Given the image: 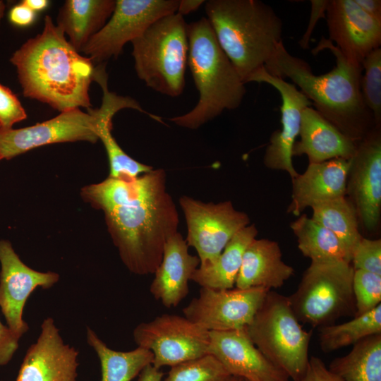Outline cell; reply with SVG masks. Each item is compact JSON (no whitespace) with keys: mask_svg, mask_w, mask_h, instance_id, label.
<instances>
[{"mask_svg":"<svg viewBox=\"0 0 381 381\" xmlns=\"http://www.w3.org/2000/svg\"><path fill=\"white\" fill-rule=\"evenodd\" d=\"M95 82L103 90L102 102L98 109L80 108L62 111L49 120L33 126L15 129L0 128V155L3 159H11L34 148L58 143L87 141L95 143L99 140L101 123L113 118L119 111L131 108L150 115L138 102L129 97L109 92L107 74L100 73Z\"/></svg>","mask_w":381,"mask_h":381,"instance_id":"6","label":"cell"},{"mask_svg":"<svg viewBox=\"0 0 381 381\" xmlns=\"http://www.w3.org/2000/svg\"><path fill=\"white\" fill-rule=\"evenodd\" d=\"M329 50L336 65L328 73L315 75L303 59L291 54L280 42L265 68L272 75L288 78L311 102L323 117L356 143L375 125L362 97V65L348 61L339 50L323 36L313 53Z\"/></svg>","mask_w":381,"mask_h":381,"instance_id":"3","label":"cell"},{"mask_svg":"<svg viewBox=\"0 0 381 381\" xmlns=\"http://www.w3.org/2000/svg\"><path fill=\"white\" fill-rule=\"evenodd\" d=\"M208 353L214 356L231 376L249 381H289L287 375L255 346L246 328L209 331Z\"/></svg>","mask_w":381,"mask_h":381,"instance_id":"19","label":"cell"},{"mask_svg":"<svg viewBox=\"0 0 381 381\" xmlns=\"http://www.w3.org/2000/svg\"><path fill=\"white\" fill-rule=\"evenodd\" d=\"M241 381H249V380H246V379H242V378H241Z\"/></svg>","mask_w":381,"mask_h":381,"instance_id":"47","label":"cell"},{"mask_svg":"<svg viewBox=\"0 0 381 381\" xmlns=\"http://www.w3.org/2000/svg\"><path fill=\"white\" fill-rule=\"evenodd\" d=\"M325 18L329 40L350 63L361 65L372 51L380 48L381 22L354 0H329Z\"/></svg>","mask_w":381,"mask_h":381,"instance_id":"17","label":"cell"},{"mask_svg":"<svg viewBox=\"0 0 381 381\" xmlns=\"http://www.w3.org/2000/svg\"><path fill=\"white\" fill-rule=\"evenodd\" d=\"M352 288L355 316L365 314L381 304V275L354 270Z\"/></svg>","mask_w":381,"mask_h":381,"instance_id":"34","label":"cell"},{"mask_svg":"<svg viewBox=\"0 0 381 381\" xmlns=\"http://www.w3.org/2000/svg\"><path fill=\"white\" fill-rule=\"evenodd\" d=\"M299 381H344L329 370L319 358L311 356L304 375Z\"/></svg>","mask_w":381,"mask_h":381,"instance_id":"37","label":"cell"},{"mask_svg":"<svg viewBox=\"0 0 381 381\" xmlns=\"http://www.w3.org/2000/svg\"><path fill=\"white\" fill-rule=\"evenodd\" d=\"M10 22L19 27L30 25L35 19V12L21 2L13 6L8 13Z\"/></svg>","mask_w":381,"mask_h":381,"instance_id":"40","label":"cell"},{"mask_svg":"<svg viewBox=\"0 0 381 381\" xmlns=\"http://www.w3.org/2000/svg\"><path fill=\"white\" fill-rule=\"evenodd\" d=\"M205 4L219 44L246 84L283 42L282 20L259 0H209Z\"/></svg>","mask_w":381,"mask_h":381,"instance_id":"4","label":"cell"},{"mask_svg":"<svg viewBox=\"0 0 381 381\" xmlns=\"http://www.w3.org/2000/svg\"><path fill=\"white\" fill-rule=\"evenodd\" d=\"M329 370L344 381H381V334L355 344L346 355L332 360Z\"/></svg>","mask_w":381,"mask_h":381,"instance_id":"28","label":"cell"},{"mask_svg":"<svg viewBox=\"0 0 381 381\" xmlns=\"http://www.w3.org/2000/svg\"><path fill=\"white\" fill-rule=\"evenodd\" d=\"M188 65L199 99L190 111L169 120L180 127L195 130L224 111L239 107L246 90L206 18L188 24Z\"/></svg>","mask_w":381,"mask_h":381,"instance_id":"5","label":"cell"},{"mask_svg":"<svg viewBox=\"0 0 381 381\" xmlns=\"http://www.w3.org/2000/svg\"><path fill=\"white\" fill-rule=\"evenodd\" d=\"M290 227L297 238L298 249L311 262L351 263V258L338 238L306 214L299 215L290 224Z\"/></svg>","mask_w":381,"mask_h":381,"instance_id":"26","label":"cell"},{"mask_svg":"<svg viewBox=\"0 0 381 381\" xmlns=\"http://www.w3.org/2000/svg\"><path fill=\"white\" fill-rule=\"evenodd\" d=\"M199 265L198 257L189 253L186 241L178 231L164 245L150 294L167 308L177 306L188 295V282Z\"/></svg>","mask_w":381,"mask_h":381,"instance_id":"21","label":"cell"},{"mask_svg":"<svg viewBox=\"0 0 381 381\" xmlns=\"http://www.w3.org/2000/svg\"><path fill=\"white\" fill-rule=\"evenodd\" d=\"M321 350L329 353L354 345L361 339L381 334V304L348 322L318 328Z\"/></svg>","mask_w":381,"mask_h":381,"instance_id":"30","label":"cell"},{"mask_svg":"<svg viewBox=\"0 0 381 381\" xmlns=\"http://www.w3.org/2000/svg\"><path fill=\"white\" fill-rule=\"evenodd\" d=\"M356 4L368 16L381 22L380 0H354Z\"/></svg>","mask_w":381,"mask_h":381,"instance_id":"41","label":"cell"},{"mask_svg":"<svg viewBox=\"0 0 381 381\" xmlns=\"http://www.w3.org/2000/svg\"><path fill=\"white\" fill-rule=\"evenodd\" d=\"M27 118V114L17 96L0 83V128L9 129Z\"/></svg>","mask_w":381,"mask_h":381,"instance_id":"36","label":"cell"},{"mask_svg":"<svg viewBox=\"0 0 381 381\" xmlns=\"http://www.w3.org/2000/svg\"><path fill=\"white\" fill-rule=\"evenodd\" d=\"M163 373L152 364L147 365L138 375V381H162Z\"/></svg>","mask_w":381,"mask_h":381,"instance_id":"42","label":"cell"},{"mask_svg":"<svg viewBox=\"0 0 381 381\" xmlns=\"http://www.w3.org/2000/svg\"><path fill=\"white\" fill-rule=\"evenodd\" d=\"M258 229L249 224L237 232L210 265L198 267L191 277L193 282L201 287L233 289L241 266L243 256L248 245L256 238Z\"/></svg>","mask_w":381,"mask_h":381,"instance_id":"25","label":"cell"},{"mask_svg":"<svg viewBox=\"0 0 381 381\" xmlns=\"http://www.w3.org/2000/svg\"><path fill=\"white\" fill-rule=\"evenodd\" d=\"M329 0H311L310 15L306 32L298 41L300 47L303 49L309 48V43L313 32L318 20L325 18V12L328 6Z\"/></svg>","mask_w":381,"mask_h":381,"instance_id":"39","label":"cell"},{"mask_svg":"<svg viewBox=\"0 0 381 381\" xmlns=\"http://www.w3.org/2000/svg\"><path fill=\"white\" fill-rule=\"evenodd\" d=\"M1 159H2V157H1V155H0V161H1Z\"/></svg>","mask_w":381,"mask_h":381,"instance_id":"48","label":"cell"},{"mask_svg":"<svg viewBox=\"0 0 381 381\" xmlns=\"http://www.w3.org/2000/svg\"><path fill=\"white\" fill-rule=\"evenodd\" d=\"M361 90L363 102L381 127V48L372 51L363 61Z\"/></svg>","mask_w":381,"mask_h":381,"instance_id":"33","label":"cell"},{"mask_svg":"<svg viewBox=\"0 0 381 381\" xmlns=\"http://www.w3.org/2000/svg\"><path fill=\"white\" fill-rule=\"evenodd\" d=\"M44 20L42 32L28 39L10 58L23 96L61 112L90 109L89 89L95 78L94 63L73 47L49 16Z\"/></svg>","mask_w":381,"mask_h":381,"instance_id":"2","label":"cell"},{"mask_svg":"<svg viewBox=\"0 0 381 381\" xmlns=\"http://www.w3.org/2000/svg\"><path fill=\"white\" fill-rule=\"evenodd\" d=\"M270 290L264 288L217 289L201 287L198 296L183 308V316L208 331L246 328Z\"/></svg>","mask_w":381,"mask_h":381,"instance_id":"13","label":"cell"},{"mask_svg":"<svg viewBox=\"0 0 381 381\" xmlns=\"http://www.w3.org/2000/svg\"><path fill=\"white\" fill-rule=\"evenodd\" d=\"M203 0H179L176 13L183 16L198 10L204 4Z\"/></svg>","mask_w":381,"mask_h":381,"instance_id":"43","label":"cell"},{"mask_svg":"<svg viewBox=\"0 0 381 381\" xmlns=\"http://www.w3.org/2000/svg\"><path fill=\"white\" fill-rule=\"evenodd\" d=\"M277 241L255 238L246 248L238 273L236 288L282 287L294 274V269L285 263Z\"/></svg>","mask_w":381,"mask_h":381,"instance_id":"23","label":"cell"},{"mask_svg":"<svg viewBox=\"0 0 381 381\" xmlns=\"http://www.w3.org/2000/svg\"><path fill=\"white\" fill-rule=\"evenodd\" d=\"M251 82L270 85L279 92L282 99V127L270 136L264 155V164L270 169L285 171L294 179L298 173L292 163V149L299 135L302 111L312 103L295 85L271 75L265 67L252 74L246 83Z\"/></svg>","mask_w":381,"mask_h":381,"instance_id":"16","label":"cell"},{"mask_svg":"<svg viewBox=\"0 0 381 381\" xmlns=\"http://www.w3.org/2000/svg\"><path fill=\"white\" fill-rule=\"evenodd\" d=\"M246 332L262 354L294 381L305 373L312 332L305 330L287 296L270 290Z\"/></svg>","mask_w":381,"mask_h":381,"instance_id":"8","label":"cell"},{"mask_svg":"<svg viewBox=\"0 0 381 381\" xmlns=\"http://www.w3.org/2000/svg\"><path fill=\"white\" fill-rule=\"evenodd\" d=\"M81 197L104 214L108 231L127 269L154 274L167 241L178 232L176 205L166 188V173L152 169L131 180L111 177L86 186Z\"/></svg>","mask_w":381,"mask_h":381,"instance_id":"1","label":"cell"},{"mask_svg":"<svg viewBox=\"0 0 381 381\" xmlns=\"http://www.w3.org/2000/svg\"><path fill=\"white\" fill-rule=\"evenodd\" d=\"M346 195L359 225L365 231H375L381 216V127L375 126L358 143L350 159Z\"/></svg>","mask_w":381,"mask_h":381,"instance_id":"14","label":"cell"},{"mask_svg":"<svg viewBox=\"0 0 381 381\" xmlns=\"http://www.w3.org/2000/svg\"><path fill=\"white\" fill-rule=\"evenodd\" d=\"M131 43L138 78L160 94L181 95L189 49L183 16L174 13L160 18Z\"/></svg>","mask_w":381,"mask_h":381,"instance_id":"7","label":"cell"},{"mask_svg":"<svg viewBox=\"0 0 381 381\" xmlns=\"http://www.w3.org/2000/svg\"><path fill=\"white\" fill-rule=\"evenodd\" d=\"M311 208L312 218L338 238L351 261L352 251L363 237L352 202L345 195L316 203Z\"/></svg>","mask_w":381,"mask_h":381,"instance_id":"29","label":"cell"},{"mask_svg":"<svg viewBox=\"0 0 381 381\" xmlns=\"http://www.w3.org/2000/svg\"><path fill=\"white\" fill-rule=\"evenodd\" d=\"M22 2L35 12L44 10L49 5V1L47 0H24Z\"/></svg>","mask_w":381,"mask_h":381,"instance_id":"44","label":"cell"},{"mask_svg":"<svg viewBox=\"0 0 381 381\" xmlns=\"http://www.w3.org/2000/svg\"><path fill=\"white\" fill-rule=\"evenodd\" d=\"M350 160L335 158L309 163L306 170L292 180L291 202L287 212L298 217L316 203L346 195Z\"/></svg>","mask_w":381,"mask_h":381,"instance_id":"20","label":"cell"},{"mask_svg":"<svg viewBox=\"0 0 381 381\" xmlns=\"http://www.w3.org/2000/svg\"><path fill=\"white\" fill-rule=\"evenodd\" d=\"M116 0H67L60 8L56 25L79 53L111 17Z\"/></svg>","mask_w":381,"mask_h":381,"instance_id":"24","label":"cell"},{"mask_svg":"<svg viewBox=\"0 0 381 381\" xmlns=\"http://www.w3.org/2000/svg\"><path fill=\"white\" fill-rule=\"evenodd\" d=\"M5 8H6V6H5L4 2L0 0V23L4 16Z\"/></svg>","mask_w":381,"mask_h":381,"instance_id":"45","label":"cell"},{"mask_svg":"<svg viewBox=\"0 0 381 381\" xmlns=\"http://www.w3.org/2000/svg\"><path fill=\"white\" fill-rule=\"evenodd\" d=\"M111 129L112 118L104 119L99 128V140L102 142L109 159V177L131 180L151 171L152 167L136 161L121 149L113 137Z\"/></svg>","mask_w":381,"mask_h":381,"instance_id":"31","label":"cell"},{"mask_svg":"<svg viewBox=\"0 0 381 381\" xmlns=\"http://www.w3.org/2000/svg\"><path fill=\"white\" fill-rule=\"evenodd\" d=\"M353 270H361L381 275V240L363 236L351 253Z\"/></svg>","mask_w":381,"mask_h":381,"instance_id":"35","label":"cell"},{"mask_svg":"<svg viewBox=\"0 0 381 381\" xmlns=\"http://www.w3.org/2000/svg\"><path fill=\"white\" fill-rule=\"evenodd\" d=\"M78 357V351L64 344L54 320L47 318L25 354L16 381H77Z\"/></svg>","mask_w":381,"mask_h":381,"instance_id":"18","label":"cell"},{"mask_svg":"<svg viewBox=\"0 0 381 381\" xmlns=\"http://www.w3.org/2000/svg\"><path fill=\"white\" fill-rule=\"evenodd\" d=\"M229 381H241V378L238 377L232 376Z\"/></svg>","mask_w":381,"mask_h":381,"instance_id":"46","label":"cell"},{"mask_svg":"<svg viewBox=\"0 0 381 381\" xmlns=\"http://www.w3.org/2000/svg\"><path fill=\"white\" fill-rule=\"evenodd\" d=\"M353 272L351 264L344 261L311 262L296 291L287 296L299 322L320 328L343 317H354Z\"/></svg>","mask_w":381,"mask_h":381,"instance_id":"9","label":"cell"},{"mask_svg":"<svg viewBox=\"0 0 381 381\" xmlns=\"http://www.w3.org/2000/svg\"><path fill=\"white\" fill-rule=\"evenodd\" d=\"M133 337L138 346L152 353V365L157 369L208 353L209 331L185 316L158 315L138 325Z\"/></svg>","mask_w":381,"mask_h":381,"instance_id":"11","label":"cell"},{"mask_svg":"<svg viewBox=\"0 0 381 381\" xmlns=\"http://www.w3.org/2000/svg\"><path fill=\"white\" fill-rule=\"evenodd\" d=\"M179 3V0H116L111 17L81 52L97 65L116 59L127 42L140 36L160 18L176 13Z\"/></svg>","mask_w":381,"mask_h":381,"instance_id":"10","label":"cell"},{"mask_svg":"<svg viewBox=\"0 0 381 381\" xmlns=\"http://www.w3.org/2000/svg\"><path fill=\"white\" fill-rule=\"evenodd\" d=\"M20 338L0 320V366L6 365L12 359Z\"/></svg>","mask_w":381,"mask_h":381,"instance_id":"38","label":"cell"},{"mask_svg":"<svg viewBox=\"0 0 381 381\" xmlns=\"http://www.w3.org/2000/svg\"><path fill=\"white\" fill-rule=\"evenodd\" d=\"M179 203L187 225L186 241L197 251L200 267L212 265L232 237L250 224L248 214L229 200L206 203L183 195Z\"/></svg>","mask_w":381,"mask_h":381,"instance_id":"12","label":"cell"},{"mask_svg":"<svg viewBox=\"0 0 381 381\" xmlns=\"http://www.w3.org/2000/svg\"><path fill=\"white\" fill-rule=\"evenodd\" d=\"M300 140L295 142L292 157L307 155L309 163H319L335 158L350 160L357 143L343 134L313 107L301 114Z\"/></svg>","mask_w":381,"mask_h":381,"instance_id":"22","label":"cell"},{"mask_svg":"<svg viewBox=\"0 0 381 381\" xmlns=\"http://www.w3.org/2000/svg\"><path fill=\"white\" fill-rule=\"evenodd\" d=\"M231 377L214 356L207 353L171 366L162 381H229Z\"/></svg>","mask_w":381,"mask_h":381,"instance_id":"32","label":"cell"},{"mask_svg":"<svg viewBox=\"0 0 381 381\" xmlns=\"http://www.w3.org/2000/svg\"><path fill=\"white\" fill-rule=\"evenodd\" d=\"M86 339L99 360L101 381H131L145 367L152 363L150 351L139 346L128 351H115L89 327L86 328Z\"/></svg>","mask_w":381,"mask_h":381,"instance_id":"27","label":"cell"},{"mask_svg":"<svg viewBox=\"0 0 381 381\" xmlns=\"http://www.w3.org/2000/svg\"><path fill=\"white\" fill-rule=\"evenodd\" d=\"M0 308L7 326L20 337L29 329L23 319L25 305L38 287L47 289L59 279L54 272H42L27 266L11 242L0 240Z\"/></svg>","mask_w":381,"mask_h":381,"instance_id":"15","label":"cell"}]
</instances>
